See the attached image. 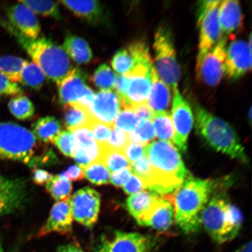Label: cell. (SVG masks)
<instances>
[{"mask_svg":"<svg viewBox=\"0 0 252 252\" xmlns=\"http://www.w3.org/2000/svg\"><path fill=\"white\" fill-rule=\"evenodd\" d=\"M146 157L153 170L149 189L160 194L175 192L190 177L180 154L173 144L157 140L145 147Z\"/></svg>","mask_w":252,"mask_h":252,"instance_id":"cell-1","label":"cell"},{"mask_svg":"<svg viewBox=\"0 0 252 252\" xmlns=\"http://www.w3.org/2000/svg\"><path fill=\"white\" fill-rule=\"evenodd\" d=\"M216 184L211 180L190 178L169 197L174 209L176 222L186 234L200 229L201 213Z\"/></svg>","mask_w":252,"mask_h":252,"instance_id":"cell-2","label":"cell"},{"mask_svg":"<svg viewBox=\"0 0 252 252\" xmlns=\"http://www.w3.org/2000/svg\"><path fill=\"white\" fill-rule=\"evenodd\" d=\"M2 24L50 80L59 85L70 73L72 66L63 47L45 37L32 39L25 36L7 21Z\"/></svg>","mask_w":252,"mask_h":252,"instance_id":"cell-3","label":"cell"},{"mask_svg":"<svg viewBox=\"0 0 252 252\" xmlns=\"http://www.w3.org/2000/svg\"><path fill=\"white\" fill-rule=\"evenodd\" d=\"M193 119L197 133L219 152L242 162H248L244 147L231 125L208 112L200 105L194 108Z\"/></svg>","mask_w":252,"mask_h":252,"instance_id":"cell-4","label":"cell"},{"mask_svg":"<svg viewBox=\"0 0 252 252\" xmlns=\"http://www.w3.org/2000/svg\"><path fill=\"white\" fill-rule=\"evenodd\" d=\"M36 144V137L27 128L12 123L0 122V159L29 165Z\"/></svg>","mask_w":252,"mask_h":252,"instance_id":"cell-5","label":"cell"},{"mask_svg":"<svg viewBox=\"0 0 252 252\" xmlns=\"http://www.w3.org/2000/svg\"><path fill=\"white\" fill-rule=\"evenodd\" d=\"M156 70L170 89L178 88L181 71L171 30L165 25L158 28L154 36Z\"/></svg>","mask_w":252,"mask_h":252,"instance_id":"cell-6","label":"cell"},{"mask_svg":"<svg viewBox=\"0 0 252 252\" xmlns=\"http://www.w3.org/2000/svg\"><path fill=\"white\" fill-rule=\"evenodd\" d=\"M229 203L225 193L214 195L201 214V224L219 244L232 241L239 233L229 225L226 219V209Z\"/></svg>","mask_w":252,"mask_h":252,"instance_id":"cell-7","label":"cell"},{"mask_svg":"<svg viewBox=\"0 0 252 252\" xmlns=\"http://www.w3.org/2000/svg\"><path fill=\"white\" fill-rule=\"evenodd\" d=\"M226 37L219 42L202 58L197 59L196 72L198 80L210 87L217 86L225 74Z\"/></svg>","mask_w":252,"mask_h":252,"instance_id":"cell-8","label":"cell"},{"mask_svg":"<svg viewBox=\"0 0 252 252\" xmlns=\"http://www.w3.org/2000/svg\"><path fill=\"white\" fill-rule=\"evenodd\" d=\"M72 217L81 224L92 228L97 222L100 206L98 192L86 187L78 190L70 198Z\"/></svg>","mask_w":252,"mask_h":252,"instance_id":"cell-9","label":"cell"},{"mask_svg":"<svg viewBox=\"0 0 252 252\" xmlns=\"http://www.w3.org/2000/svg\"><path fill=\"white\" fill-rule=\"evenodd\" d=\"M154 67L153 63L140 65L126 75L129 78V83L125 99L122 101L123 108L131 109L135 106L147 103Z\"/></svg>","mask_w":252,"mask_h":252,"instance_id":"cell-10","label":"cell"},{"mask_svg":"<svg viewBox=\"0 0 252 252\" xmlns=\"http://www.w3.org/2000/svg\"><path fill=\"white\" fill-rule=\"evenodd\" d=\"M173 94L171 115L175 132L173 144L181 152L185 153L193 124V115L190 105L182 96L178 88L173 91Z\"/></svg>","mask_w":252,"mask_h":252,"instance_id":"cell-11","label":"cell"},{"mask_svg":"<svg viewBox=\"0 0 252 252\" xmlns=\"http://www.w3.org/2000/svg\"><path fill=\"white\" fill-rule=\"evenodd\" d=\"M153 243L150 236L116 231L102 239L97 252H150Z\"/></svg>","mask_w":252,"mask_h":252,"instance_id":"cell-12","label":"cell"},{"mask_svg":"<svg viewBox=\"0 0 252 252\" xmlns=\"http://www.w3.org/2000/svg\"><path fill=\"white\" fill-rule=\"evenodd\" d=\"M252 67V37L250 42L233 41L226 49L225 75L229 80L240 78Z\"/></svg>","mask_w":252,"mask_h":252,"instance_id":"cell-13","label":"cell"},{"mask_svg":"<svg viewBox=\"0 0 252 252\" xmlns=\"http://www.w3.org/2000/svg\"><path fill=\"white\" fill-rule=\"evenodd\" d=\"M74 147L72 157L82 168L101 158L102 149L96 143L89 127L72 129Z\"/></svg>","mask_w":252,"mask_h":252,"instance_id":"cell-14","label":"cell"},{"mask_svg":"<svg viewBox=\"0 0 252 252\" xmlns=\"http://www.w3.org/2000/svg\"><path fill=\"white\" fill-rule=\"evenodd\" d=\"M152 63L146 44L135 42L116 53L112 59L111 64L119 75H126L138 65Z\"/></svg>","mask_w":252,"mask_h":252,"instance_id":"cell-15","label":"cell"},{"mask_svg":"<svg viewBox=\"0 0 252 252\" xmlns=\"http://www.w3.org/2000/svg\"><path fill=\"white\" fill-rule=\"evenodd\" d=\"M27 189L24 179L0 176V218L14 213L23 206Z\"/></svg>","mask_w":252,"mask_h":252,"instance_id":"cell-16","label":"cell"},{"mask_svg":"<svg viewBox=\"0 0 252 252\" xmlns=\"http://www.w3.org/2000/svg\"><path fill=\"white\" fill-rule=\"evenodd\" d=\"M121 108V100L117 94L113 91H100L94 94L88 113L94 121L113 128Z\"/></svg>","mask_w":252,"mask_h":252,"instance_id":"cell-17","label":"cell"},{"mask_svg":"<svg viewBox=\"0 0 252 252\" xmlns=\"http://www.w3.org/2000/svg\"><path fill=\"white\" fill-rule=\"evenodd\" d=\"M174 216V209L169 197H158L153 206L137 221L142 226L165 231L171 227Z\"/></svg>","mask_w":252,"mask_h":252,"instance_id":"cell-18","label":"cell"},{"mask_svg":"<svg viewBox=\"0 0 252 252\" xmlns=\"http://www.w3.org/2000/svg\"><path fill=\"white\" fill-rule=\"evenodd\" d=\"M220 2L210 9L198 25L200 28V36L197 59L202 58L206 54L221 37L219 18Z\"/></svg>","mask_w":252,"mask_h":252,"instance_id":"cell-19","label":"cell"},{"mask_svg":"<svg viewBox=\"0 0 252 252\" xmlns=\"http://www.w3.org/2000/svg\"><path fill=\"white\" fill-rule=\"evenodd\" d=\"M8 23L25 36L35 39L38 37L40 26L34 12L26 5L20 3L7 10Z\"/></svg>","mask_w":252,"mask_h":252,"instance_id":"cell-20","label":"cell"},{"mask_svg":"<svg viewBox=\"0 0 252 252\" xmlns=\"http://www.w3.org/2000/svg\"><path fill=\"white\" fill-rule=\"evenodd\" d=\"M69 199L59 201L55 204L50 212L49 218L37 234L39 238L50 233L56 232L61 234L70 233L73 217Z\"/></svg>","mask_w":252,"mask_h":252,"instance_id":"cell-21","label":"cell"},{"mask_svg":"<svg viewBox=\"0 0 252 252\" xmlns=\"http://www.w3.org/2000/svg\"><path fill=\"white\" fill-rule=\"evenodd\" d=\"M87 75L79 68L72 70L59 86L60 102L63 105L78 102L85 93Z\"/></svg>","mask_w":252,"mask_h":252,"instance_id":"cell-22","label":"cell"},{"mask_svg":"<svg viewBox=\"0 0 252 252\" xmlns=\"http://www.w3.org/2000/svg\"><path fill=\"white\" fill-rule=\"evenodd\" d=\"M219 18L221 36L226 37L241 28L243 23L242 8L238 1L226 0L220 2Z\"/></svg>","mask_w":252,"mask_h":252,"instance_id":"cell-23","label":"cell"},{"mask_svg":"<svg viewBox=\"0 0 252 252\" xmlns=\"http://www.w3.org/2000/svg\"><path fill=\"white\" fill-rule=\"evenodd\" d=\"M147 103L154 113L166 112L171 103V89L160 80L155 66L152 70V84Z\"/></svg>","mask_w":252,"mask_h":252,"instance_id":"cell-24","label":"cell"},{"mask_svg":"<svg viewBox=\"0 0 252 252\" xmlns=\"http://www.w3.org/2000/svg\"><path fill=\"white\" fill-rule=\"evenodd\" d=\"M62 4L78 17L91 24H97L103 21V5L97 1H62Z\"/></svg>","mask_w":252,"mask_h":252,"instance_id":"cell-25","label":"cell"},{"mask_svg":"<svg viewBox=\"0 0 252 252\" xmlns=\"http://www.w3.org/2000/svg\"><path fill=\"white\" fill-rule=\"evenodd\" d=\"M63 49L78 64H87L93 58L92 50L86 41L71 34L66 36Z\"/></svg>","mask_w":252,"mask_h":252,"instance_id":"cell-26","label":"cell"},{"mask_svg":"<svg viewBox=\"0 0 252 252\" xmlns=\"http://www.w3.org/2000/svg\"><path fill=\"white\" fill-rule=\"evenodd\" d=\"M61 123L51 116L40 118L33 126L34 136L45 143H55L61 133Z\"/></svg>","mask_w":252,"mask_h":252,"instance_id":"cell-27","label":"cell"},{"mask_svg":"<svg viewBox=\"0 0 252 252\" xmlns=\"http://www.w3.org/2000/svg\"><path fill=\"white\" fill-rule=\"evenodd\" d=\"M158 196L151 192L143 191L131 195L126 201L127 209L134 218L138 220L155 202Z\"/></svg>","mask_w":252,"mask_h":252,"instance_id":"cell-28","label":"cell"},{"mask_svg":"<svg viewBox=\"0 0 252 252\" xmlns=\"http://www.w3.org/2000/svg\"><path fill=\"white\" fill-rule=\"evenodd\" d=\"M64 118L66 127L69 131L74 128L88 127L93 120L86 109L75 104L65 105Z\"/></svg>","mask_w":252,"mask_h":252,"instance_id":"cell-29","label":"cell"},{"mask_svg":"<svg viewBox=\"0 0 252 252\" xmlns=\"http://www.w3.org/2000/svg\"><path fill=\"white\" fill-rule=\"evenodd\" d=\"M27 61L13 56L0 58V72L14 83H21L22 73Z\"/></svg>","mask_w":252,"mask_h":252,"instance_id":"cell-30","label":"cell"},{"mask_svg":"<svg viewBox=\"0 0 252 252\" xmlns=\"http://www.w3.org/2000/svg\"><path fill=\"white\" fill-rule=\"evenodd\" d=\"M152 122L156 136L160 140L173 144L175 132L171 113L168 111L154 113Z\"/></svg>","mask_w":252,"mask_h":252,"instance_id":"cell-31","label":"cell"},{"mask_svg":"<svg viewBox=\"0 0 252 252\" xmlns=\"http://www.w3.org/2000/svg\"><path fill=\"white\" fill-rule=\"evenodd\" d=\"M45 74L34 63L27 62L22 73L21 83L32 89L38 90L45 83Z\"/></svg>","mask_w":252,"mask_h":252,"instance_id":"cell-32","label":"cell"},{"mask_svg":"<svg viewBox=\"0 0 252 252\" xmlns=\"http://www.w3.org/2000/svg\"><path fill=\"white\" fill-rule=\"evenodd\" d=\"M100 160L112 173L120 170L131 168V164L126 158L123 151H117L105 148L102 149V153Z\"/></svg>","mask_w":252,"mask_h":252,"instance_id":"cell-33","label":"cell"},{"mask_svg":"<svg viewBox=\"0 0 252 252\" xmlns=\"http://www.w3.org/2000/svg\"><path fill=\"white\" fill-rule=\"evenodd\" d=\"M130 143L146 146L156 137L155 130L152 121L141 120L133 131L128 133Z\"/></svg>","mask_w":252,"mask_h":252,"instance_id":"cell-34","label":"cell"},{"mask_svg":"<svg viewBox=\"0 0 252 252\" xmlns=\"http://www.w3.org/2000/svg\"><path fill=\"white\" fill-rule=\"evenodd\" d=\"M46 189L57 201H65L70 198L72 186L71 182L61 175L53 176L46 184Z\"/></svg>","mask_w":252,"mask_h":252,"instance_id":"cell-35","label":"cell"},{"mask_svg":"<svg viewBox=\"0 0 252 252\" xmlns=\"http://www.w3.org/2000/svg\"><path fill=\"white\" fill-rule=\"evenodd\" d=\"M8 108L12 115L20 120H27L32 117L34 108L32 103L26 96H16L8 103Z\"/></svg>","mask_w":252,"mask_h":252,"instance_id":"cell-36","label":"cell"},{"mask_svg":"<svg viewBox=\"0 0 252 252\" xmlns=\"http://www.w3.org/2000/svg\"><path fill=\"white\" fill-rule=\"evenodd\" d=\"M116 77L111 69L105 64L99 65L93 75V83L101 91H112L115 89Z\"/></svg>","mask_w":252,"mask_h":252,"instance_id":"cell-37","label":"cell"},{"mask_svg":"<svg viewBox=\"0 0 252 252\" xmlns=\"http://www.w3.org/2000/svg\"><path fill=\"white\" fill-rule=\"evenodd\" d=\"M88 181L96 185L109 184L110 173L101 160L94 162L83 168Z\"/></svg>","mask_w":252,"mask_h":252,"instance_id":"cell-38","label":"cell"},{"mask_svg":"<svg viewBox=\"0 0 252 252\" xmlns=\"http://www.w3.org/2000/svg\"><path fill=\"white\" fill-rule=\"evenodd\" d=\"M34 13L60 20L62 18L58 2L53 1H20Z\"/></svg>","mask_w":252,"mask_h":252,"instance_id":"cell-39","label":"cell"},{"mask_svg":"<svg viewBox=\"0 0 252 252\" xmlns=\"http://www.w3.org/2000/svg\"><path fill=\"white\" fill-rule=\"evenodd\" d=\"M139 121L133 110L124 109L116 118L114 127L128 134L134 130Z\"/></svg>","mask_w":252,"mask_h":252,"instance_id":"cell-40","label":"cell"},{"mask_svg":"<svg viewBox=\"0 0 252 252\" xmlns=\"http://www.w3.org/2000/svg\"><path fill=\"white\" fill-rule=\"evenodd\" d=\"M131 169L134 174L140 177L149 188L152 182L153 170L149 160L145 156L131 165Z\"/></svg>","mask_w":252,"mask_h":252,"instance_id":"cell-41","label":"cell"},{"mask_svg":"<svg viewBox=\"0 0 252 252\" xmlns=\"http://www.w3.org/2000/svg\"><path fill=\"white\" fill-rule=\"evenodd\" d=\"M88 127L92 131L96 143L101 147L102 149L105 148L109 140L112 127L94 120H92Z\"/></svg>","mask_w":252,"mask_h":252,"instance_id":"cell-42","label":"cell"},{"mask_svg":"<svg viewBox=\"0 0 252 252\" xmlns=\"http://www.w3.org/2000/svg\"><path fill=\"white\" fill-rule=\"evenodd\" d=\"M129 143H130V141H129L128 134L113 127L105 148L123 151Z\"/></svg>","mask_w":252,"mask_h":252,"instance_id":"cell-43","label":"cell"},{"mask_svg":"<svg viewBox=\"0 0 252 252\" xmlns=\"http://www.w3.org/2000/svg\"><path fill=\"white\" fill-rule=\"evenodd\" d=\"M61 152L67 157H72L74 147V138L70 131H62L55 141Z\"/></svg>","mask_w":252,"mask_h":252,"instance_id":"cell-44","label":"cell"},{"mask_svg":"<svg viewBox=\"0 0 252 252\" xmlns=\"http://www.w3.org/2000/svg\"><path fill=\"white\" fill-rule=\"evenodd\" d=\"M23 93L17 83L9 80L0 72V96H18Z\"/></svg>","mask_w":252,"mask_h":252,"instance_id":"cell-45","label":"cell"},{"mask_svg":"<svg viewBox=\"0 0 252 252\" xmlns=\"http://www.w3.org/2000/svg\"><path fill=\"white\" fill-rule=\"evenodd\" d=\"M145 147L140 144L130 143L125 147L123 152L131 165L146 156Z\"/></svg>","mask_w":252,"mask_h":252,"instance_id":"cell-46","label":"cell"},{"mask_svg":"<svg viewBox=\"0 0 252 252\" xmlns=\"http://www.w3.org/2000/svg\"><path fill=\"white\" fill-rule=\"evenodd\" d=\"M123 188L126 193L133 195L144 191L147 187L145 182L140 177L133 173Z\"/></svg>","mask_w":252,"mask_h":252,"instance_id":"cell-47","label":"cell"},{"mask_svg":"<svg viewBox=\"0 0 252 252\" xmlns=\"http://www.w3.org/2000/svg\"><path fill=\"white\" fill-rule=\"evenodd\" d=\"M133 173L131 168L120 170L112 173L110 176V181L116 187H123L128 182Z\"/></svg>","mask_w":252,"mask_h":252,"instance_id":"cell-48","label":"cell"},{"mask_svg":"<svg viewBox=\"0 0 252 252\" xmlns=\"http://www.w3.org/2000/svg\"><path fill=\"white\" fill-rule=\"evenodd\" d=\"M60 175L68 179L70 182L80 181L86 178L83 169L77 165L69 167L67 171Z\"/></svg>","mask_w":252,"mask_h":252,"instance_id":"cell-49","label":"cell"},{"mask_svg":"<svg viewBox=\"0 0 252 252\" xmlns=\"http://www.w3.org/2000/svg\"><path fill=\"white\" fill-rule=\"evenodd\" d=\"M129 78L127 75H118L116 77L115 88L116 94L121 100V102L125 99L126 92L128 86Z\"/></svg>","mask_w":252,"mask_h":252,"instance_id":"cell-50","label":"cell"},{"mask_svg":"<svg viewBox=\"0 0 252 252\" xmlns=\"http://www.w3.org/2000/svg\"><path fill=\"white\" fill-rule=\"evenodd\" d=\"M138 118L141 120H147V121H153L154 113L151 109L147 103L140 104L135 106L131 108Z\"/></svg>","mask_w":252,"mask_h":252,"instance_id":"cell-51","label":"cell"},{"mask_svg":"<svg viewBox=\"0 0 252 252\" xmlns=\"http://www.w3.org/2000/svg\"><path fill=\"white\" fill-rule=\"evenodd\" d=\"M32 174L34 184L38 185H46L53 178V176L50 173L38 168H34Z\"/></svg>","mask_w":252,"mask_h":252,"instance_id":"cell-52","label":"cell"},{"mask_svg":"<svg viewBox=\"0 0 252 252\" xmlns=\"http://www.w3.org/2000/svg\"><path fill=\"white\" fill-rule=\"evenodd\" d=\"M221 1H201L197 5V25L200 24L205 15L214 6L219 4Z\"/></svg>","mask_w":252,"mask_h":252,"instance_id":"cell-53","label":"cell"},{"mask_svg":"<svg viewBox=\"0 0 252 252\" xmlns=\"http://www.w3.org/2000/svg\"><path fill=\"white\" fill-rule=\"evenodd\" d=\"M57 252H84L78 245L74 244L63 245L60 247Z\"/></svg>","mask_w":252,"mask_h":252,"instance_id":"cell-54","label":"cell"},{"mask_svg":"<svg viewBox=\"0 0 252 252\" xmlns=\"http://www.w3.org/2000/svg\"><path fill=\"white\" fill-rule=\"evenodd\" d=\"M252 242L250 241L233 252H252Z\"/></svg>","mask_w":252,"mask_h":252,"instance_id":"cell-55","label":"cell"},{"mask_svg":"<svg viewBox=\"0 0 252 252\" xmlns=\"http://www.w3.org/2000/svg\"><path fill=\"white\" fill-rule=\"evenodd\" d=\"M0 252H4V250H3L1 242H0Z\"/></svg>","mask_w":252,"mask_h":252,"instance_id":"cell-56","label":"cell"}]
</instances>
